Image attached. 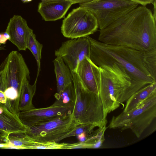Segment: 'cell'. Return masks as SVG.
<instances>
[{"label": "cell", "instance_id": "1", "mask_svg": "<svg viewBox=\"0 0 156 156\" xmlns=\"http://www.w3.org/2000/svg\"><path fill=\"white\" fill-rule=\"evenodd\" d=\"M88 37L91 61L98 67L116 63L123 68L132 80L129 90L132 93L156 82V50L141 51Z\"/></svg>", "mask_w": 156, "mask_h": 156}, {"label": "cell", "instance_id": "2", "mask_svg": "<svg viewBox=\"0 0 156 156\" xmlns=\"http://www.w3.org/2000/svg\"><path fill=\"white\" fill-rule=\"evenodd\" d=\"M98 41L141 51L156 50V19L146 6H137L100 30Z\"/></svg>", "mask_w": 156, "mask_h": 156}, {"label": "cell", "instance_id": "3", "mask_svg": "<svg viewBox=\"0 0 156 156\" xmlns=\"http://www.w3.org/2000/svg\"><path fill=\"white\" fill-rule=\"evenodd\" d=\"M71 72L76 95L72 113L76 122L78 124L94 125L98 127L106 126L107 116L99 96L84 87L76 73Z\"/></svg>", "mask_w": 156, "mask_h": 156}, {"label": "cell", "instance_id": "4", "mask_svg": "<svg viewBox=\"0 0 156 156\" xmlns=\"http://www.w3.org/2000/svg\"><path fill=\"white\" fill-rule=\"evenodd\" d=\"M99 67L101 73L99 97L107 116L120 106L118 98L131 86L132 80L124 69L116 63Z\"/></svg>", "mask_w": 156, "mask_h": 156}, {"label": "cell", "instance_id": "5", "mask_svg": "<svg viewBox=\"0 0 156 156\" xmlns=\"http://www.w3.org/2000/svg\"><path fill=\"white\" fill-rule=\"evenodd\" d=\"M156 116V93L140 105L126 112H122L113 116L108 126L110 129H130L136 136L140 138Z\"/></svg>", "mask_w": 156, "mask_h": 156}, {"label": "cell", "instance_id": "6", "mask_svg": "<svg viewBox=\"0 0 156 156\" xmlns=\"http://www.w3.org/2000/svg\"><path fill=\"white\" fill-rule=\"evenodd\" d=\"M30 74L22 55L17 51H11L0 66V90L13 92L20 97L22 86L29 80Z\"/></svg>", "mask_w": 156, "mask_h": 156}, {"label": "cell", "instance_id": "7", "mask_svg": "<svg viewBox=\"0 0 156 156\" xmlns=\"http://www.w3.org/2000/svg\"><path fill=\"white\" fill-rule=\"evenodd\" d=\"M77 125L72 113L46 122L25 125V133L34 141L58 143L62 137L72 131Z\"/></svg>", "mask_w": 156, "mask_h": 156}, {"label": "cell", "instance_id": "8", "mask_svg": "<svg viewBox=\"0 0 156 156\" xmlns=\"http://www.w3.org/2000/svg\"><path fill=\"white\" fill-rule=\"evenodd\" d=\"M80 5L94 14L101 30L137 7L138 4L130 0H98Z\"/></svg>", "mask_w": 156, "mask_h": 156}, {"label": "cell", "instance_id": "9", "mask_svg": "<svg viewBox=\"0 0 156 156\" xmlns=\"http://www.w3.org/2000/svg\"><path fill=\"white\" fill-rule=\"evenodd\" d=\"M98 28L94 14L86 8L80 6L73 9L63 20L61 31L65 37L73 39L88 36Z\"/></svg>", "mask_w": 156, "mask_h": 156}, {"label": "cell", "instance_id": "10", "mask_svg": "<svg viewBox=\"0 0 156 156\" xmlns=\"http://www.w3.org/2000/svg\"><path fill=\"white\" fill-rule=\"evenodd\" d=\"M90 45L88 36L63 42L55 51L56 57L62 58L71 72H74L78 64L86 58H90Z\"/></svg>", "mask_w": 156, "mask_h": 156}, {"label": "cell", "instance_id": "11", "mask_svg": "<svg viewBox=\"0 0 156 156\" xmlns=\"http://www.w3.org/2000/svg\"><path fill=\"white\" fill-rule=\"evenodd\" d=\"M74 72L84 87L99 96L101 73L99 67L90 58H86L78 64Z\"/></svg>", "mask_w": 156, "mask_h": 156}, {"label": "cell", "instance_id": "12", "mask_svg": "<svg viewBox=\"0 0 156 156\" xmlns=\"http://www.w3.org/2000/svg\"><path fill=\"white\" fill-rule=\"evenodd\" d=\"M71 109L51 105L48 107L36 108L20 112L19 118L26 126L48 121L72 114Z\"/></svg>", "mask_w": 156, "mask_h": 156}, {"label": "cell", "instance_id": "13", "mask_svg": "<svg viewBox=\"0 0 156 156\" xmlns=\"http://www.w3.org/2000/svg\"><path fill=\"white\" fill-rule=\"evenodd\" d=\"M10 36L9 40L20 51H26L29 37L33 30L21 16L14 15L10 18L5 31Z\"/></svg>", "mask_w": 156, "mask_h": 156}, {"label": "cell", "instance_id": "14", "mask_svg": "<svg viewBox=\"0 0 156 156\" xmlns=\"http://www.w3.org/2000/svg\"><path fill=\"white\" fill-rule=\"evenodd\" d=\"M69 0L42 1L38 12L45 21H55L63 18L72 5Z\"/></svg>", "mask_w": 156, "mask_h": 156}, {"label": "cell", "instance_id": "15", "mask_svg": "<svg viewBox=\"0 0 156 156\" xmlns=\"http://www.w3.org/2000/svg\"><path fill=\"white\" fill-rule=\"evenodd\" d=\"M26 129L19 115L10 112L5 105L0 102V129L10 135L25 132Z\"/></svg>", "mask_w": 156, "mask_h": 156}, {"label": "cell", "instance_id": "16", "mask_svg": "<svg viewBox=\"0 0 156 156\" xmlns=\"http://www.w3.org/2000/svg\"><path fill=\"white\" fill-rule=\"evenodd\" d=\"M53 62L56 77L57 93H59L73 83V76L69 67L62 58L56 57Z\"/></svg>", "mask_w": 156, "mask_h": 156}, {"label": "cell", "instance_id": "17", "mask_svg": "<svg viewBox=\"0 0 156 156\" xmlns=\"http://www.w3.org/2000/svg\"><path fill=\"white\" fill-rule=\"evenodd\" d=\"M155 93H156V82L142 88L132 94L126 101L122 112H126L134 109Z\"/></svg>", "mask_w": 156, "mask_h": 156}, {"label": "cell", "instance_id": "18", "mask_svg": "<svg viewBox=\"0 0 156 156\" xmlns=\"http://www.w3.org/2000/svg\"><path fill=\"white\" fill-rule=\"evenodd\" d=\"M107 128L106 126L98 127L97 129L94 130L87 135L85 141L73 143V148H98L100 147L105 140L104 133Z\"/></svg>", "mask_w": 156, "mask_h": 156}, {"label": "cell", "instance_id": "19", "mask_svg": "<svg viewBox=\"0 0 156 156\" xmlns=\"http://www.w3.org/2000/svg\"><path fill=\"white\" fill-rule=\"evenodd\" d=\"M37 78L34 84L31 85L29 80L26 81L22 86L20 97L19 109L20 112L34 109L32 100L36 89Z\"/></svg>", "mask_w": 156, "mask_h": 156}, {"label": "cell", "instance_id": "20", "mask_svg": "<svg viewBox=\"0 0 156 156\" xmlns=\"http://www.w3.org/2000/svg\"><path fill=\"white\" fill-rule=\"evenodd\" d=\"M56 100L51 105L67 108L73 110L76 101L75 90L73 83L62 91L55 94Z\"/></svg>", "mask_w": 156, "mask_h": 156}, {"label": "cell", "instance_id": "21", "mask_svg": "<svg viewBox=\"0 0 156 156\" xmlns=\"http://www.w3.org/2000/svg\"><path fill=\"white\" fill-rule=\"evenodd\" d=\"M43 45L40 43L36 39L35 35L32 32L29 37L27 49H29L34 55L36 61L37 71L36 78H38L41 70V53Z\"/></svg>", "mask_w": 156, "mask_h": 156}, {"label": "cell", "instance_id": "22", "mask_svg": "<svg viewBox=\"0 0 156 156\" xmlns=\"http://www.w3.org/2000/svg\"><path fill=\"white\" fill-rule=\"evenodd\" d=\"M97 127L96 125L92 124H79L71 132L62 137V140L71 136H77L82 133H85L90 134L93 131L94 128Z\"/></svg>", "mask_w": 156, "mask_h": 156}, {"label": "cell", "instance_id": "23", "mask_svg": "<svg viewBox=\"0 0 156 156\" xmlns=\"http://www.w3.org/2000/svg\"><path fill=\"white\" fill-rule=\"evenodd\" d=\"M10 36L9 34L6 32L4 33H0V43L1 44H5L7 40H9Z\"/></svg>", "mask_w": 156, "mask_h": 156}, {"label": "cell", "instance_id": "24", "mask_svg": "<svg viewBox=\"0 0 156 156\" xmlns=\"http://www.w3.org/2000/svg\"><path fill=\"white\" fill-rule=\"evenodd\" d=\"M137 4H140L142 6H145L147 4L152 3L155 0H130Z\"/></svg>", "mask_w": 156, "mask_h": 156}, {"label": "cell", "instance_id": "25", "mask_svg": "<svg viewBox=\"0 0 156 156\" xmlns=\"http://www.w3.org/2000/svg\"><path fill=\"white\" fill-rule=\"evenodd\" d=\"M73 4L76 3H89L96 1L98 0H69Z\"/></svg>", "mask_w": 156, "mask_h": 156}, {"label": "cell", "instance_id": "26", "mask_svg": "<svg viewBox=\"0 0 156 156\" xmlns=\"http://www.w3.org/2000/svg\"><path fill=\"white\" fill-rule=\"evenodd\" d=\"M6 102V98L4 92L0 90V102L5 105Z\"/></svg>", "mask_w": 156, "mask_h": 156}, {"label": "cell", "instance_id": "27", "mask_svg": "<svg viewBox=\"0 0 156 156\" xmlns=\"http://www.w3.org/2000/svg\"><path fill=\"white\" fill-rule=\"evenodd\" d=\"M152 4L154 6V11L153 14L154 17L156 19V0H155Z\"/></svg>", "mask_w": 156, "mask_h": 156}, {"label": "cell", "instance_id": "28", "mask_svg": "<svg viewBox=\"0 0 156 156\" xmlns=\"http://www.w3.org/2000/svg\"><path fill=\"white\" fill-rule=\"evenodd\" d=\"M42 1H57V0H41Z\"/></svg>", "mask_w": 156, "mask_h": 156}, {"label": "cell", "instance_id": "29", "mask_svg": "<svg viewBox=\"0 0 156 156\" xmlns=\"http://www.w3.org/2000/svg\"><path fill=\"white\" fill-rule=\"evenodd\" d=\"M23 3L27 2V0H21Z\"/></svg>", "mask_w": 156, "mask_h": 156}, {"label": "cell", "instance_id": "30", "mask_svg": "<svg viewBox=\"0 0 156 156\" xmlns=\"http://www.w3.org/2000/svg\"><path fill=\"white\" fill-rule=\"evenodd\" d=\"M4 49H5V48L3 47H2V48H0V50H3Z\"/></svg>", "mask_w": 156, "mask_h": 156}, {"label": "cell", "instance_id": "31", "mask_svg": "<svg viewBox=\"0 0 156 156\" xmlns=\"http://www.w3.org/2000/svg\"><path fill=\"white\" fill-rule=\"evenodd\" d=\"M33 0H27V2H30L32 1Z\"/></svg>", "mask_w": 156, "mask_h": 156}, {"label": "cell", "instance_id": "32", "mask_svg": "<svg viewBox=\"0 0 156 156\" xmlns=\"http://www.w3.org/2000/svg\"><path fill=\"white\" fill-rule=\"evenodd\" d=\"M1 44L0 43V48H1V47H2V46H1Z\"/></svg>", "mask_w": 156, "mask_h": 156}, {"label": "cell", "instance_id": "33", "mask_svg": "<svg viewBox=\"0 0 156 156\" xmlns=\"http://www.w3.org/2000/svg\"><path fill=\"white\" fill-rule=\"evenodd\" d=\"M2 47H1V48H2Z\"/></svg>", "mask_w": 156, "mask_h": 156}]
</instances>
